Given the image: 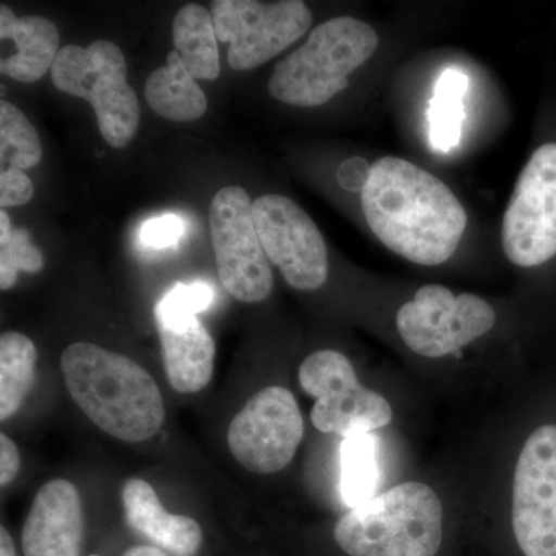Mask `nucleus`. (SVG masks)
Returning a JSON list of instances; mask_svg holds the SVG:
<instances>
[{
    "mask_svg": "<svg viewBox=\"0 0 556 556\" xmlns=\"http://www.w3.org/2000/svg\"><path fill=\"white\" fill-rule=\"evenodd\" d=\"M362 208L375 236L394 254L422 266L453 257L467 228V212L453 190L430 172L383 156L362 186Z\"/></svg>",
    "mask_w": 556,
    "mask_h": 556,
    "instance_id": "f257e3e1",
    "label": "nucleus"
},
{
    "mask_svg": "<svg viewBox=\"0 0 556 556\" xmlns=\"http://www.w3.org/2000/svg\"><path fill=\"white\" fill-rule=\"evenodd\" d=\"M70 396L91 422L124 442H142L163 427L166 409L152 376L137 362L89 342L61 356Z\"/></svg>",
    "mask_w": 556,
    "mask_h": 556,
    "instance_id": "f03ea898",
    "label": "nucleus"
},
{
    "mask_svg": "<svg viewBox=\"0 0 556 556\" xmlns=\"http://www.w3.org/2000/svg\"><path fill=\"white\" fill-rule=\"evenodd\" d=\"M334 538L350 556H437L441 500L431 486L404 482L340 518Z\"/></svg>",
    "mask_w": 556,
    "mask_h": 556,
    "instance_id": "7ed1b4c3",
    "label": "nucleus"
},
{
    "mask_svg": "<svg viewBox=\"0 0 556 556\" xmlns=\"http://www.w3.org/2000/svg\"><path fill=\"white\" fill-rule=\"evenodd\" d=\"M379 36L367 22L334 17L311 31L308 40L283 58L268 83L270 97L298 108H318L350 86V75L369 61Z\"/></svg>",
    "mask_w": 556,
    "mask_h": 556,
    "instance_id": "20e7f679",
    "label": "nucleus"
},
{
    "mask_svg": "<svg viewBox=\"0 0 556 556\" xmlns=\"http://www.w3.org/2000/svg\"><path fill=\"white\" fill-rule=\"evenodd\" d=\"M51 79L58 90L90 102L102 138L112 148H126L137 135L139 101L116 43L101 39L86 49L65 46L51 67Z\"/></svg>",
    "mask_w": 556,
    "mask_h": 556,
    "instance_id": "39448f33",
    "label": "nucleus"
},
{
    "mask_svg": "<svg viewBox=\"0 0 556 556\" xmlns=\"http://www.w3.org/2000/svg\"><path fill=\"white\" fill-rule=\"evenodd\" d=\"M300 387L316 399L311 420L321 433L350 438L388 426L393 409L382 394L362 387L350 358L334 350H321L305 358L299 371Z\"/></svg>",
    "mask_w": 556,
    "mask_h": 556,
    "instance_id": "423d86ee",
    "label": "nucleus"
},
{
    "mask_svg": "<svg viewBox=\"0 0 556 556\" xmlns=\"http://www.w3.org/2000/svg\"><path fill=\"white\" fill-rule=\"evenodd\" d=\"M248 192L229 186L215 193L208 207L212 247L219 280L233 299L258 303L274 287L273 269L260 243Z\"/></svg>",
    "mask_w": 556,
    "mask_h": 556,
    "instance_id": "0eeeda50",
    "label": "nucleus"
},
{
    "mask_svg": "<svg viewBox=\"0 0 556 556\" xmlns=\"http://www.w3.org/2000/svg\"><path fill=\"white\" fill-rule=\"evenodd\" d=\"M211 14L219 42L229 43L228 62L237 72L266 64L313 24V13L300 0H217Z\"/></svg>",
    "mask_w": 556,
    "mask_h": 556,
    "instance_id": "6e6552de",
    "label": "nucleus"
},
{
    "mask_svg": "<svg viewBox=\"0 0 556 556\" xmlns=\"http://www.w3.org/2000/svg\"><path fill=\"white\" fill-rule=\"evenodd\" d=\"M496 324L489 302L475 294L455 295L441 285H427L413 302L399 309V334L409 350L424 357H444L457 353L486 334Z\"/></svg>",
    "mask_w": 556,
    "mask_h": 556,
    "instance_id": "1a4fd4ad",
    "label": "nucleus"
},
{
    "mask_svg": "<svg viewBox=\"0 0 556 556\" xmlns=\"http://www.w3.org/2000/svg\"><path fill=\"white\" fill-rule=\"evenodd\" d=\"M503 248L521 268L556 255V144L541 146L519 175L503 219Z\"/></svg>",
    "mask_w": 556,
    "mask_h": 556,
    "instance_id": "9d476101",
    "label": "nucleus"
},
{
    "mask_svg": "<svg viewBox=\"0 0 556 556\" xmlns=\"http://www.w3.org/2000/svg\"><path fill=\"white\" fill-rule=\"evenodd\" d=\"M214 291L203 281L178 283L155 308L164 369L179 393H197L214 376L215 343L197 314L211 305Z\"/></svg>",
    "mask_w": 556,
    "mask_h": 556,
    "instance_id": "9b49d317",
    "label": "nucleus"
},
{
    "mask_svg": "<svg viewBox=\"0 0 556 556\" xmlns=\"http://www.w3.org/2000/svg\"><path fill=\"white\" fill-rule=\"evenodd\" d=\"M305 434V424L291 391L268 387L249 399L228 430L230 453L257 475L277 473L291 464Z\"/></svg>",
    "mask_w": 556,
    "mask_h": 556,
    "instance_id": "f8f14e48",
    "label": "nucleus"
},
{
    "mask_svg": "<svg viewBox=\"0 0 556 556\" xmlns=\"http://www.w3.org/2000/svg\"><path fill=\"white\" fill-rule=\"evenodd\" d=\"M254 223L266 257L300 291L328 278V248L313 218L294 201L268 193L254 201Z\"/></svg>",
    "mask_w": 556,
    "mask_h": 556,
    "instance_id": "ddd939ff",
    "label": "nucleus"
},
{
    "mask_svg": "<svg viewBox=\"0 0 556 556\" xmlns=\"http://www.w3.org/2000/svg\"><path fill=\"white\" fill-rule=\"evenodd\" d=\"M514 532L526 556H556V426L527 439L514 479Z\"/></svg>",
    "mask_w": 556,
    "mask_h": 556,
    "instance_id": "4468645a",
    "label": "nucleus"
},
{
    "mask_svg": "<svg viewBox=\"0 0 556 556\" xmlns=\"http://www.w3.org/2000/svg\"><path fill=\"white\" fill-rule=\"evenodd\" d=\"M84 538L83 503L67 479L40 486L22 530L25 556H79Z\"/></svg>",
    "mask_w": 556,
    "mask_h": 556,
    "instance_id": "2eb2a0df",
    "label": "nucleus"
},
{
    "mask_svg": "<svg viewBox=\"0 0 556 556\" xmlns=\"http://www.w3.org/2000/svg\"><path fill=\"white\" fill-rule=\"evenodd\" d=\"M123 504L131 529L155 547L175 556H193L199 552L203 541L199 522L185 515L169 514L144 479L131 478L124 484Z\"/></svg>",
    "mask_w": 556,
    "mask_h": 556,
    "instance_id": "dca6fc26",
    "label": "nucleus"
},
{
    "mask_svg": "<svg viewBox=\"0 0 556 556\" xmlns=\"http://www.w3.org/2000/svg\"><path fill=\"white\" fill-rule=\"evenodd\" d=\"M0 39H13L17 53L0 60V73L20 83L43 78L60 53V31L40 16L16 17L10 7H0Z\"/></svg>",
    "mask_w": 556,
    "mask_h": 556,
    "instance_id": "f3484780",
    "label": "nucleus"
},
{
    "mask_svg": "<svg viewBox=\"0 0 556 556\" xmlns=\"http://www.w3.org/2000/svg\"><path fill=\"white\" fill-rule=\"evenodd\" d=\"M146 100L163 118L178 123L200 119L207 110L206 94L177 50L170 51L164 67L149 76Z\"/></svg>",
    "mask_w": 556,
    "mask_h": 556,
    "instance_id": "a211bd4d",
    "label": "nucleus"
},
{
    "mask_svg": "<svg viewBox=\"0 0 556 556\" xmlns=\"http://www.w3.org/2000/svg\"><path fill=\"white\" fill-rule=\"evenodd\" d=\"M468 84V76L457 67L445 68L439 75L427 110L428 141L434 152L445 155L459 146Z\"/></svg>",
    "mask_w": 556,
    "mask_h": 556,
    "instance_id": "6ab92c4d",
    "label": "nucleus"
},
{
    "mask_svg": "<svg viewBox=\"0 0 556 556\" xmlns=\"http://www.w3.org/2000/svg\"><path fill=\"white\" fill-rule=\"evenodd\" d=\"M218 38L214 20L204 7L190 3L174 21V43L193 78L215 80L219 76Z\"/></svg>",
    "mask_w": 556,
    "mask_h": 556,
    "instance_id": "aec40b11",
    "label": "nucleus"
},
{
    "mask_svg": "<svg viewBox=\"0 0 556 556\" xmlns=\"http://www.w3.org/2000/svg\"><path fill=\"white\" fill-rule=\"evenodd\" d=\"M38 350L27 336L16 331L0 338V419L16 415L35 382Z\"/></svg>",
    "mask_w": 556,
    "mask_h": 556,
    "instance_id": "412c9836",
    "label": "nucleus"
},
{
    "mask_svg": "<svg viewBox=\"0 0 556 556\" xmlns=\"http://www.w3.org/2000/svg\"><path fill=\"white\" fill-rule=\"evenodd\" d=\"M380 470L378 442L371 433L354 434L340 445V496L346 507H361L376 497Z\"/></svg>",
    "mask_w": 556,
    "mask_h": 556,
    "instance_id": "4be33fe9",
    "label": "nucleus"
},
{
    "mask_svg": "<svg viewBox=\"0 0 556 556\" xmlns=\"http://www.w3.org/2000/svg\"><path fill=\"white\" fill-rule=\"evenodd\" d=\"M0 159L2 166L31 169L42 160L38 131L27 116L9 101L0 102Z\"/></svg>",
    "mask_w": 556,
    "mask_h": 556,
    "instance_id": "5701e85b",
    "label": "nucleus"
},
{
    "mask_svg": "<svg viewBox=\"0 0 556 556\" xmlns=\"http://www.w3.org/2000/svg\"><path fill=\"white\" fill-rule=\"evenodd\" d=\"M43 268V255L35 244L27 229H14L9 243L0 247V288H13L20 270L36 274Z\"/></svg>",
    "mask_w": 556,
    "mask_h": 556,
    "instance_id": "b1692460",
    "label": "nucleus"
},
{
    "mask_svg": "<svg viewBox=\"0 0 556 556\" xmlns=\"http://www.w3.org/2000/svg\"><path fill=\"white\" fill-rule=\"evenodd\" d=\"M35 197V186L24 170L5 167L0 174V206L14 207L30 203Z\"/></svg>",
    "mask_w": 556,
    "mask_h": 556,
    "instance_id": "393cba45",
    "label": "nucleus"
},
{
    "mask_svg": "<svg viewBox=\"0 0 556 556\" xmlns=\"http://www.w3.org/2000/svg\"><path fill=\"white\" fill-rule=\"evenodd\" d=\"M182 219L177 215H163V217L149 219L141 230V240L150 248L163 249L177 243L181 237Z\"/></svg>",
    "mask_w": 556,
    "mask_h": 556,
    "instance_id": "a878e982",
    "label": "nucleus"
},
{
    "mask_svg": "<svg viewBox=\"0 0 556 556\" xmlns=\"http://www.w3.org/2000/svg\"><path fill=\"white\" fill-rule=\"evenodd\" d=\"M20 450L7 434H0V484H11L20 473Z\"/></svg>",
    "mask_w": 556,
    "mask_h": 556,
    "instance_id": "bb28decb",
    "label": "nucleus"
},
{
    "mask_svg": "<svg viewBox=\"0 0 556 556\" xmlns=\"http://www.w3.org/2000/svg\"><path fill=\"white\" fill-rule=\"evenodd\" d=\"M123 556H169V554L155 546H137L129 548Z\"/></svg>",
    "mask_w": 556,
    "mask_h": 556,
    "instance_id": "cd10ccee",
    "label": "nucleus"
},
{
    "mask_svg": "<svg viewBox=\"0 0 556 556\" xmlns=\"http://www.w3.org/2000/svg\"><path fill=\"white\" fill-rule=\"evenodd\" d=\"M13 230L11 229L9 214H7L5 208H2L0 211V247L9 243L11 236H13Z\"/></svg>",
    "mask_w": 556,
    "mask_h": 556,
    "instance_id": "c85d7f7f",
    "label": "nucleus"
},
{
    "mask_svg": "<svg viewBox=\"0 0 556 556\" xmlns=\"http://www.w3.org/2000/svg\"><path fill=\"white\" fill-rule=\"evenodd\" d=\"M0 556H16V547L5 527L0 529Z\"/></svg>",
    "mask_w": 556,
    "mask_h": 556,
    "instance_id": "c756f323",
    "label": "nucleus"
}]
</instances>
